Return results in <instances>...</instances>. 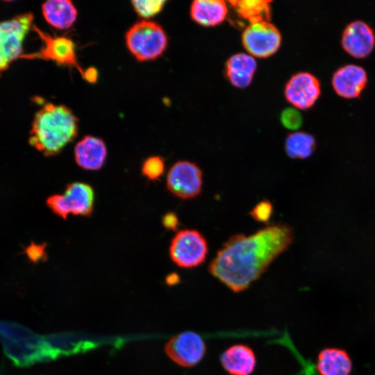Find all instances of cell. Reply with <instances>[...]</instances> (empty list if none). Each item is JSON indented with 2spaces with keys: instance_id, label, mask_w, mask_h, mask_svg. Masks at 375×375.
Listing matches in <instances>:
<instances>
[{
  "instance_id": "cell-19",
  "label": "cell",
  "mask_w": 375,
  "mask_h": 375,
  "mask_svg": "<svg viewBox=\"0 0 375 375\" xmlns=\"http://www.w3.org/2000/svg\"><path fill=\"white\" fill-rule=\"evenodd\" d=\"M228 13V8L222 0H196L190 7L192 19L204 26H213L222 23Z\"/></svg>"
},
{
  "instance_id": "cell-1",
  "label": "cell",
  "mask_w": 375,
  "mask_h": 375,
  "mask_svg": "<svg viewBox=\"0 0 375 375\" xmlns=\"http://www.w3.org/2000/svg\"><path fill=\"white\" fill-rule=\"evenodd\" d=\"M292 228L285 224L269 225L255 233L231 237L218 251L209 272L229 289H247L292 244Z\"/></svg>"
},
{
  "instance_id": "cell-25",
  "label": "cell",
  "mask_w": 375,
  "mask_h": 375,
  "mask_svg": "<svg viewBox=\"0 0 375 375\" xmlns=\"http://www.w3.org/2000/svg\"><path fill=\"white\" fill-rule=\"evenodd\" d=\"M273 212V207L268 200H262L251 210V216L258 222H268Z\"/></svg>"
},
{
  "instance_id": "cell-27",
  "label": "cell",
  "mask_w": 375,
  "mask_h": 375,
  "mask_svg": "<svg viewBox=\"0 0 375 375\" xmlns=\"http://www.w3.org/2000/svg\"><path fill=\"white\" fill-rule=\"evenodd\" d=\"M84 78L91 83L95 82L97 78V71L93 67L88 68L84 73Z\"/></svg>"
},
{
  "instance_id": "cell-16",
  "label": "cell",
  "mask_w": 375,
  "mask_h": 375,
  "mask_svg": "<svg viewBox=\"0 0 375 375\" xmlns=\"http://www.w3.org/2000/svg\"><path fill=\"white\" fill-rule=\"evenodd\" d=\"M352 369V359L344 349L326 347L317 355L316 369L319 375H350Z\"/></svg>"
},
{
  "instance_id": "cell-20",
  "label": "cell",
  "mask_w": 375,
  "mask_h": 375,
  "mask_svg": "<svg viewBox=\"0 0 375 375\" xmlns=\"http://www.w3.org/2000/svg\"><path fill=\"white\" fill-rule=\"evenodd\" d=\"M229 3L237 14L248 20L250 24L269 22L271 17V1L267 0H236Z\"/></svg>"
},
{
  "instance_id": "cell-7",
  "label": "cell",
  "mask_w": 375,
  "mask_h": 375,
  "mask_svg": "<svg viewBox=\"0 0 375 375\" xmlns=\"http://www.w3.org/2000/svg\"><path fill=\"white\" fill-rule=\"evenodd\" d=\"M208 253V244L203 235L196 230L178 231L169 247L172 260L182 268H193L201 265Z\"/></svg>"
},
{
  "instance_id": "cell-24",
  "label": "cell",
  "mask_w": 375,
  "mask_h": 375,
  "mask_svg": "<svg viewBox=\"0 0 375 375\" xmlns=\"http://www.w3.org/2000/svg\"><path fill=\"white\" fill-rule=\"evenodd\" d=\"M281 122L286 128L297 130L301 126L303 119L297 109L288 108L281 112Z\"/></svg>"
},
{
  "instance_id": "cell-10",
  "label": "cell",
  "mask_w": 375,
  "mask_h": 375,
  "mask_svg": "<svg viewBox=\"0 0 375 375\" xmlns=\"http://www.w3.org/2000/svg\"><path fill=\"white\" fill-rule=\"evenodd\" d=\"M165 350L167 356L180 366L190 367L203 358L206 347L203 338L194 331H184L172 337Z\"/></svg>"
},
{
  "instance_id": "cell-5",
  "label": "cell",
  "mask_w": 375,
  "mask_h": 375,
  "mask_svg": "<svg viewBox=\"0 0 375 375\" xmlns=\"http://www.w3.org/2000/svg\"><path fill=\"white\" fill-rule=\"evenodd\" d=\"M94 193L88 183H68L64 194H55L47 199V205L58 217L65 219L69 214L89 216L94 206Z\"/></svg>"
},
{
  "instance_id": "cell-15",
  "label": "cell",
  "mask_w": 375,
  "mask_h": 375,
  "mask_svg": "<svg viewBox=\"0 0 375 375\" xmlns=\"http://www.w3.org/2000/svg\"><path fill=\"white\" fill-rule=\"evenodd\" d=\"M224 369L231 375H250L256 365V358L251 348L245 344H234L220 356Z\"/></svg>"
},
{
  "instance_id": "cell-11",
  "label": "cell",
  "mask_w": 375,
  "mask_h": 375,
  "mask_svg": "<svg viewBox=\"0 0 375 375\" xmlns=\"http://www.w3.org/2000/svg\"><path fill=\"white\" fill-rule=\"evenodd\" d=\"M321 94V84L313 74L301 72L294 74L285 85L287 101L299 110L312 108Z\"/></svg>"
},
{
  "instance_id": "cell-26",
  "label": "cell",
  "mask_w": 375,
  "mask_h": 375,
  "mask_svg": "<svg viewBox=\"0 0 375 375\" xmlns=\"http://www.w3.org/2000/svg\"><path fill=\"white\" fill-rule=\"evenodd\" d=\"M162 224L169 230L175 231L178 225V219L176 215L172 212H167L162 217Z\"/></svg>"
},
{
  "instance_id": "cell-3",
  "label": "cell",
  "mask_w": 375,
  "mask_h": 375,
  "mask_svg": "<svg viewBox=\"0 0 375 375\" xmlns=\"http://www.w3.org/2000/svg\"><path fill=\"white\" fill-rule=\"evenodd\" d=\"M125 40L129 51L142 62L159 57L167 46V37L162 26L146 19L134 24L126 33Z\"/></svg>"
},
{
  "instance_id": "cell-17",
  "label": "cell",
  "mask_w": 375,
  "mask_h": 375,
  "mask_svg": "<svg viewBox=\"0 0 375 375\" xmlns=\"http://www.w3.org/2000/svg\"><path fill=\"white\" fill-rule=\"evenodd\" d=\"M42 15L48 24L58 29H67L75 22L77 10L69 0H49L42 6Z\"/></svg>"
},
{
  "instance_id": "cell-12",
  "label": "cell",
  "mask_w": 375,
  "mask_h": 375,
  "mask_svg": "<svg viewBox=\"0 0 375 375\" xmlns=\"http://www.w3.org/2000/svg\"><path fill=\"white\" fill-rule=\"evenodd\" d=\"M341 44L351 56L364 58L369 56L375 47V34L372 28L362 20L348 24L342 33Z\"/></svg>"
},
{
  "instance_id": "cell-13",
  "label": "cell",
  "mask_w": 375,
  "mask_h": 375,
  "mask_svg": "<svg viewBox=\"0 0 375 375\" xmlns=\"http://www.w3.org/2000/svg\"><path fill=\"white\" fill-rule=\"evenodd\" d=\"M331 84L338 96L349 99L358 98L367 84V74L361 66L345 65L333 73Z\"/></svg>"
},
{
  "instance_id": "cell-4",
  "label": "cell",
  "mask_w": 375,
  "mask_h": 375,
  "mask_svg": "<svg viewBox=\"0 0 375 375\" xmlns=\"http://www.w3.org/2000/svg\"><path fill=\"white\" fill-rule=\"evenodd\" d=\"M31 12L18 15L0 22V73L22 56V47L26 35L33 24Z\"/></svg>"
},
{
  "instance_id": "cell-18",
  "label": "cell",
  "mask_w": 375,
  "mask_h": 375,
  "mask_svg": "<svg viewBox=\"0 0 375 375\" xmlns=\"http://www.w3.org/2000/svg\"><path fill=\"white\" fill-rule=\"evenodd\" d=\"M256 69L253 57L242 53L232 56L226 64V74L229 81L239 88H244L251 83Z\"/></svg>"
},
{
  "instance_id": "cell-21",
  "label": "cell",
  "mask_w": 375,
  "mask_h": 375,
  "mask_svg": "<svg viewBox=\"0 0 375 375\" xmlns=\"http://www.w3.org/2000/svg\"><path fill=\"white\" fill-rule=\"evenodd\" d=\"M316 147L315 138L306 132L298 131L288 135L285 143L287 155L292 159H305L310 156Z\"/></svg>"
},
{
  "instance_id": "cell-22",
  "label": "cell",
  "mask_w": 375,
  "mask_h": 375,
  "mask_svg": "<svg viewBox=\"0 0 375 375\" xmlns=\"http://www.w3.org/2000/svg\"><path fill=\"white\" fill-rule=\"evenodd\" d=\"M165 1L134 0L131 1L136 13L141 17L147 19L155 16L163 8Z\"/></svg>"
},
{
  "instance_id": "cell-6",
  "label": "cell",
  "mask_w": 375,
  "mask_h": 375,
  "mask_svg": "<svg viewBox=\"0 0 375 375\" xmlns=\"http://www.w3.org/2000/svg\"><path fill=\"white\" fill-rule=\"evenodd\" d=\"M33 29L38 35L42 46L36 52L22 54L20 58L42 59L53 61L58 65L74 67L84 78L85 71L78 62L76 44L72 40L65 36L51 35L35 25Z\"/></svg>"
},
{
  "instance_id": "cell-28",
  "label": "cell",
  "mask_w": 375,
  "mask_h": 375,
  "mask_svg": "<svg viewBox=\"0 0 375 375\" xmlns=\"http://www.w3.org/2000/svg\"><path fill=\"white\" fill-rule=\"evenodd\" d=\"M28 250V256L31 258L38 260L42 255V248L41 246L30 247Z\"/></svg>"
},
{
  "instance_id": "cell-9",
  "label": "cell",
  "mask_w": 375,
  "mask_h": 375,
  "mask_svg": "<svg viewBox=\"0 0 375 375\" xmlns=\"http://www.w3.org/2000/svg\"><path fill=\"white\" fill-rule=\"evenodd\" d=\"M242 42L252 56L267 58L275 53L281 43L278 28L269 22L250 24L243 31Z\"/></svg>"
},
{
  "instance_id": "cell-2",
  "label": "cell",
  "mask_w": 375,
  "mask_h": 375,
  "mask_svg": "<svg viewBox=\"0 0 375 375\" xmlns=\"http://www.w3.org/2000/svg\"><path fill=\"white\" fill-rule=\"evenodd\" d=\"M78 119L64 105L48 103L33 118L29 143L46 156L58 154L78 135Z\"/></svg>"
},
{
  "instance_id": "cell-14",
  "label": "cell",
  "mask_w": 375,
  "mask_h": 375,
  "mask_svg": "<svg viewBox=\"0 0 375 375\" xmlns=\"http://www.w3.org/2000/svg\"><path fill=\"white\" fill-rule=\"evenodd\" d=\"M74 152L76 164L85 170L101 169L107 156V148L103 140L92 135H86L78 142Z\"/></svg>"
},
{
  "instance_id": "cell-23",
  "label": "cell",
  "mask_w": 375,
  "mask_h": 375,
  "mask_svg": "<svg viewBox=\"0 0 375 375\" xmlns=\"http://www.w3.org/2000/svg\"><path fill=\"white\" fill-rule=\"evenodd\" d=\"M165 161L158 156H151L146 159L142 166V173L149 179L158 180L164 173Z\"/></svg>"
},
{
  "instance_id": "cell-8",
  "label": "cell",
  "mask_w": 375,
  "mask_h": 375,
  "mask_svg": "<svg viewBox=\"0 0 375 375\" xmlns=\"http://www.w3.org/2000/svg\"><path fill=\"white\" fill-rule=\"evenodd\" d=\"M167 188L182 199H192L202 190L203 174L199 167L188 160L175 162L167 175Z\"/></svg>"
}]
</instances>
